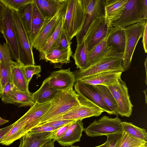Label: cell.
Segmentation results:
<instances>
[{
    "label": "cell",
    "mask_w": 147,
    "mask_h": 147,
    "mask_svg": "<svg viewBox=\"0 0 147 147\" xmlns=\"http://www.w3.org/2000/svg\"><path fill=\"white\" fill-rule=\"evenodd\" d=\"M61 91L55 90L50 86L48 78L43 81L40 88L32 94L35 102L41 104L50 102Z\"/></svg>",
    "instance_id": "484cf974"
},
{
    "label": "cell",
    "mask_w": 147,
    "mask_h": 147,
    "mask_svg": "<svg viewBox=\"0 0 147 147\" xmlns=\"http://www.w3.org/2000/svg\"><path fill=\"white\" fill-rule=\"evenodd\" d=\"M13 104H17L19 107L33 106L36 102L32 93L26 92L16 89L13 95Z\"/></svg>",
    "instance_id": "d6a6232c"
},
{
    "label": "cell",
    "mask_w": 147,
    "mask_h": 147,
    "mask_svg": "<svg viewBox=\"0 0 147 147\" xmlns=\"http://www.w3.org/2000/svg\"><path fill=\"white\" fill-rule=\"evenodd\" d=\"M48 78L50 86L54 90L59 91L73 88L76 81L75 76L70 68L54 71Z\"/></svg>",
    "instance_id": "2e32d148"
},
{
    "label": "cell",
    "mask_w": 147,
    "mask_h": 147,
    "mask_svg": "<svg viewBox=\"0 0 147 147\" xmlns=\"http://www.w3.org/2000/svg\"><path fill=\"white\" fill-rule=\"evenodd\" d=\"M145 96V100L146 103H147V88L143 91Z\"/></svg>",
    "instance_id": "11a10c76"
},
{
    "label": "cell",
    "mask_w": 147,
    "mask_h": 147,
    "mask_svg": "<svg viewBox=\"0 0 147 147\" xmlns=\"http://www.w3.org/2000/svg\"><path fill=\"white\" fill-rule=\"evenodd\" d=\"M0 32L9 47L12 58L19 64V49L12 10L7 7L1 19Z\"/></svg>",
    "instance_id": "9c48e42d"
},
{
    "label": "cell",
    "mask_w": 147,
    "mask_h": 147,
    "mask_svg": "<svg viewBox=\"0 0 147 147\" xmlns=\"http://www.w3.org/2000/svg\"><path fill=\"white\" fill-rule=\"evenodd\" d=\"M9 122V120L4 119L2 118L0 116V126L6 123H8Z\"/></svg>",
    "instance_id": "816d5d0a"
},
{
    "label": "cell",
    "mask_w": 147,
    "mask_h": 147,
    "mask_svg": "<svg viewBox=\"0 0 147 147\" xmlns=\"http://www.w3.org/2000/svg\"><path fill=\"white\" fill-rule=\"evenodd\" d=\"M84 129L82 120H74L63 136L57 141L63 147L71 146L80 141Z\"/></svg>",
    "instance_id": "d6986e66"
},
{
    "label": "cell",
    "mask_w": 147,
    "mask_h": 147,
    "mask_svg": "<svg viewBox=\"0 0 147 147\" xmlns=\"http://www.w3.org/2000/svg\"><path fill=\"white\" fill-rule=\"evenodd\" d=\"M72 121L65 124L55 130L54 131L52 140H54L55 141H57V140L63 136L71 125Z\"/></svg>",
    "instance_id": "b9f144b4"
},
{
    "label": "cell",
    "mask_w": 147,
    "mask_h": 147,
    "mask_svg": "<svg viewBox=\"0 0 147 147\" xmlns=\"http://www.w3.org/2000/svg\"><path fill=\"white\" fill-rule=\"evenodd\" d=\"M50 102L49 109L40 119L37 125L81 104L78 95L73 88L61 91Z\"/></svg>",
    "instance_id": "7a4b0ae2"
},
{
    "label": "cell",
    "mask_w": 147,
    "mask_h": 147,
    "mask_svg": "<svg viewBox=\"0 0 147 147\" xmlns=\"http://www.w3.org/2000/svg\"><path fill=\"white\" fill-rule=\"evenodd\" d=\"M85 13L82 0H67L63 27L71 40L80 30Z\"/></svg>",
    "instance_id": "277c9868"
},
{
    "label": "cell",
    "mask_w": 147,
    "mask_h": 147,
    "mask_svg": "<svg viewBox=\"0 0 147 147\" xmlns=\"http://www.w3.org/2000/svg\"><path fill=\"white\" fill-rule=\"evenodd\" d=\"M13 124V123L5 127L0 129V140L11 129Z\"/></svg>",
    "instance_id": "c3c4849f"
},
{
    "label": "cell",
    "mask_w": 147,
    "mask_h": 147,
    "mask_svg": "<svg viewBox=\"0 0 147 147\" xmlns=\"http://www.w3.org/2000/svg\"><path fill=\"white\" fill-rule=\"evenodd\" d=\"M120 119L117 116L112 118L104 115L98 120H95L84 131L90 137H95L123 132Z\"/></svg>",
    "instance_id": "52a82bcc"
},
{
    "label": "cell",
    "mask_w": 147,
    "mask_h": 147,
    "mask_svg": "<svg viewBox=\"0 0 147 147\" xmlns=\"http://www.w3.org/2000/svg\"><path fill=\"white\" fill-rule=\"evenodd\" d=\"M72 56L74 59L77 68L82 70L87 68L88 51L84 42L77 45L75 52Z\"/></svg>",
    "instance_id": "1f68e13d"
},
{
    "label": "cell",
    "mask_w": 147,
    "mask_h": 147,
    "mask_svg": "<svg viewBox=\"0 0 147 147\" xmlns=\"http://www.w3.org/2000/svg\"><path fill=\"white\" fill-rule=\"evenodd\" d=\"M107 37L88 52L87 68L94 63L108 52L112 49L111 47L107 46Z\"/></svg>",
    "instance_id": "83f0119b"
},
{
    "label": "cell",
    "mask_w": 147,
    "mask_h": 147,
    "mask_svg": "<svg viewBox=\"0 0 147 147\" xmlns=\"http://www.w3.org/2000/svg\"><path fill=\"white\" fill-rule=\"evenodd\" d=\"M125 41V34L122 28L110 26L107 37V46L118 53H123Z\"/></svg>",
    "instance_id": "ffe728a7"
},
{
    "label": "cell",
    "mask_w": 147,
    "mask_h": 147,
    "mask_svg": "<svg viewBox=\"0 0 147 147\" xmlns=\"http://www.w3.org/2000/svg\"><path fill=\"white\" fill-rule=\"evenodd\" d=\"M13 61L0 63V80L2 90L8 82L12 83L11 66Z\"/></svg>",
    "instance_id": "d590c367"
},
{
    "label": "cell",
    "mask_w": 147,
    "mask_h": 147,
    "mask_svg": "<svg viewBox=\"0 0 147 147\" xmlns=\"http://www.w3.org/2000/svg\"><path fill=\"white\" fill-rule=\"evenodd\" d=\"M142 42L145 53L147 52V22L145 23L143 32Z\"/></svg>",
    "instance_id": "7dc6e473"
},
{
    "label": "cell",
    "mask_w": 147,
    "mask_h": 147,
    "mask_svg": "<svg viewBox=\"0 0 147 147\" xmlns=\"http://www.w3.org/2000/svg\"><path fill=\"white\" fill-rule=\"evenodd\" d=\"M11 82L18 90L29 92L28 84L23 66L15 61L11 66Z\"/></svg>",
    "instance_id": "603a6c76"
},
{
    "label": "cell",
    "mask_w": 147,
    "mask_h": 147,
    "mask_svg": "<svg viewBox=\"0 0 147 147\" xmlns=\"http://www.w3.org/2000/svg\"><path fill=\"white\" fill-rule=\"evenodd\" d=\"M17 89L12 83L7 82L2 89L0 94V97L3 102L5 104H13V95Z\"/></svg>",
    "instance_id": "8d00e7d4"
},
{
    "label": "cell",
    "mask_w": 147,
    "mask_h": 147,
    "mask_svg": "<svg viewBox=\"0 0 147 147\" xmlns=\"http://www.w3.org/2000/svg\"><path fill=\"white\" fill-rule=\"evenodd\" d=\"M122 132L107 135V147H115L117 142L121 136Z\"/></svg>",
    "instance_id": "7bdbcfd3"
},
{
    "label": "cell",
    "mask_w": 147,
    "mask_h": 147,
    "mask_svg": "<svg viewBox=\"0 0 147 147\" xmlns=\"http://www.w3.org/2000/svg\"><path fill=\"white\" fill-rule=\"evenodd\" d=\"M28 83L29 84L34 75H38L41 69L40 65H29L23 66Z\"/></svg>",
    "instance_id": "60d3db41"
},
{
    "label": "cell",
    "mask_w": 147,
    "mask_h": 147,
    "mask_svg": "<svg viewBox=\"0 0 147 147\" xmlns=\"http://www.w3.org/2000/svg\"><path fill=\"white\" fill-rule=\"evenodd\" d=\"M107 140L106 142L100 146L94 147H107Z\"/></svg>",
    "instance_id": "db71d44e"
},
{
    "label": "cell",
    "mask_w": 147,
    "mask_h": 147,
    "mask_svg": "<svg viewBox=\"0 0 147 147\" xmlns=\"http://www.w3.org/2000/svg\"><path fill=\"white\" fill-rule=\"evenodd\" d=\"M85 9L82 26L76 36L77 45L80 44L89 26L98 17L105 15V0H82Z\"/></svg>",
    "instance_id": "ba28073f"
},
{
    "label": "cell",
    "mask_w": 147,
    "mask_h": 147,
    "mask_svg": "<svg viewBox=\"0 0 147 147\" xmlns=\"http://www.w3.org/2000/svg\"><path fill=\"white\" fill-rule=\"evenodd\" d=\"M65 0H33L43 16L49 20L58 12Z\"/></svg>",
    "instance_id": "7402d4cb"
},
{
    "label": "cell",
    "mask_w": 147,
    "mask_h": 147,
    "mask_svg": "<svg viewBox=\"0 0 147 147\" xmlns=\"http://www.w3.org/2000/svg\"><path fill=\"white\" fill-rule=\"evenodd\" d=\"M65 14L60 19L56 28L53 34L42 47L38 50L40 60H44L45 55L56 46L59 37L63 26Z\"/></svg>",
    "instance_id": "4316f807"
},
{
    "label": "cell",
    "mask_w": 147,
    "mask_h": 147,
    "mask_svg": "<svg viewBox=\"0 0 147 147\" xmlns=\"http://www.w3.org/2000/svg\"><path fill=\"white\" fill-rule=\"evenodd\" d=\"M140 147H147V143H146L145 144Z\"/></svg>",
    "instance_id": "9f6ffc18"
},
{
    "label": "cell",
    "mask_w": 147,
    "mask_h": 147,
    "mask_svg": "<svg viewBox=\"0 0 147 147\" xmlns=\"http://www.w3.org/2000/svg\"><path fill=\"white\" fill-rule=\"evenodd\" d=\"M128 0H106L105 16L107 23L111 26L112 23L121 16Z\"/></svg>",
    "instance_id": "44dd1931"
},
{
    "label": "cell",
    "mask_w": 147,
    "mask_h": 147,
    "mask_svg": "<svg viewBox=\"0 0 147 147\" xmlns=\"http://www.w3.org/2000/svg\"><path fill=\"white\" fill-rule=\"evenodd\" d=\"M146 143L123 131L121 136L117 142L115 147H140Z\"/></svg>",
    "instance_id": "e575fe53"
},
{
    "label": "cell",
    "mask_w": 147,
    "mask_h": 147,
    "mask_svg": "<svg viewBox=\"0 0 147 147\" xmlns=\"http://www.w3.org/2000/svg\"><path fill=\"white\" fill-rule=\"evenodd\" d=\"M72 43L63 26L59 37L56 46H59L63 49H68L71 48Z\"/></svg>",
    "instance_id": "f35d334b"
},
{
    "label": "cell",
    "mask_w": 147,
    "mask_h": 147,
    "mask_svg": "<svg viewBox=\"0 0 147 147\" xmlns=\"http://www.w3.org/2000/svg\"><path fill=\"white\" fill-rule=\"evenodd\" d=\"M50 105V102L41 104L36 102L18 119L23 125L24 134L38 125L40 119L49 109Z\"/></svg>",
    "instance_id": "9a60e30c"
},
{
    "label": "cell",
    "mask_w": 147,
    "mask_h": 147,
    "mask_svg": "<svg viewBox=\"0 0 147 147\" xmlns=\"http://www.w3.org/2000/svg\"><path fill=\"white\" fill-rule=\"evenodd\" d=\"M75 91L78 96L100 107L110 115H113L111 110L102 100L95 86L85 83L80 80L76 81Z\"/></svg>",
    "instance_id": "7c38bea8"
},
{
    "label": "cell",
    "mask_w": 147,
    "mask_h": 147,
    "mask_svg": "<svg viewBox=\"0 0 147 147\" xmlns=\"http://www.w3.org/2000/svg\"><path fill=\"white\" fill-rule=\"evenodd\" d=\"M13 61L11 52L8 44L6 42L3 43V45L0 43V63Z\"/></svg>",
    "instance_id": "ab89813d"
},
{
    "label": "cell",
    "mask_w": 147,
    "mask_h": 147,
    "mask_svg": "<svg viewBox=\"0 0 147 147\" xmlns=\"http://www.w3.org/2000/svg\"><path fill=\"white\" fill-rule=\"evenodd\" d=\"M13 124L11 129L0 140V144L8 146L24 135V126L18 120Z\"/></svg>",
    "instance_id": "f1b7e54d"
},
{
    "label": "cell",
    "mask_w": 147,
    "mask_h": 147,
    "mask_svg": "<svg viewBox=\"0 0 147 147\" xmlns=\"http://www.w3.org/2000/svg\"><path fill=\"white\" fill-rule=\"evenodd\" d=\"M6 6L18 11L25 5L33 1V0H1Z\"/></svg>",
    "instance_id": "74e56055"
},
{
    "label": "cell",
    "mask_w": 147,
    "mask_h": 147,
    "mask_svg": "<svg viewBox=\"0 0 147 147\" xmlns=\"http://www.w3.org/2000/svg\"><path fill=\"white\" fill-rule=\"evenodd\" d=\"M67 0L62 5L54 16L45 24L35 39L32 47L38 51L40 49L55 31L61 18L65 14Z\"/></svg>",
    "instance_id": "5bb4252c"
},
{
    "label": "cell",
    "mask_w": 147,
    "mask_h": 147,
    "mask_svg": "<svg viewBox=\"0 0 147 147\" xmlns=\"http://www.w3.org/2000/svg\"><path fill=\"white\" fill-rule=\"evenodd\" d=\"M111 93L118 106V115L129 117L133 105L130 99L126 83L120 78L115 83L107 86Z\"/></svg>",
    "instance_id": "30bf717a"
},
{
    "label": "cell",
    "mask_w": 147,
    "mask_h": 147,
    "mask_svg": "<svg viewBox=\"0 0 147 147\" xmlns=\"http://www.w3.org/2000/svg\"><path fill=\"white\" fill-rule=\"evenodd\" d=\"M1 92V82L0 80V94Z\"/></svg>",
    "instance_id": "6f0895ef"
},
{
    "label": "cell",
    "mask_w": 147,
    "mask_h": 147,
    "mask_svg": "<svg viewBox=\"0 0 147 147\" xmlns=\"http://www.w3.org/2000/svg\"><path fill=\"white\" fill-rule=\"evenodd\" d=\"M71 147H80L78 146H71Z\"/></svg>",
    "instance_id": "680465c9"
},
{
    "label": "cell",
    "mask_w": 147,
    "mask_h": 147,
    "mask_svg": "<svg viewBox=\"0 0 147 147\" xmlns=\"http://www.w3.org/2000/svg\"><path fill=\"white\" fill-rule=\"evenodd\" d=\"M56 129L50 126L39 125L32 128L29 131L33 133H40L53 131Z\"/></svg>",
    "instance_id": "bcb514c9"
},
{
    "label": "cell",
    "mask_w": 147,
    "mask_h": 147,
    "mask_svg": "<svg viewBox=\"0 0 147 147\" xmlns=\"http://www.w3.org/2000/svg\"><path fill=\"white\" fill-rule=\"evenodd\" d=\"M123 131L126 132L131 136L147 142V133L146 130L138 127L132 123L121 121Z\"/></svg>",
    "instance_id": "836d02e7"
},
{
    "label": "cell",
    "mask_w": 147,
    "mask_h": 147,
    "mask_svg": "<svg viewBox=\"0 0 147 147\" xmlns=\"http://www.w3.org/2000/svg\"><path fill=\"white\" fill-rule=\"evenodd\" d=\"M73 121L74 120H61L57 121L40 124L37 126L42 125L48 126L52 127L56 129H57L59 127L71 122Z\"/></svg>",
    "instance_id": "ee69618b"
},
{
    "label": "cell",
    "mask_w": 147,
    "mask_h": 147,
    "mask_svg": "<svg viewBox=\"0 0 147 147\" xmlns=\"http://www.w3.org/2000/svg\"><path fill=\"white\" fill-rule=\"evenodd\" d=\"M72 53L71 48L65 49L57 46L45 55L44 60L54 64H67L70 62Z\"/></svg>",
    "instance_id": "cb8c5ba5"
},
{
    "label": "cell",
    "mask_w": 147,
    "mask_h": 147,
    "mask_svg": "<svg viewBox=\"0 0 147 147\" xmlns=\"http://www.w3.org/2000/svg\"><path fill=\"white\" fill-rule=\"evenodd\" d=\"M55 141L52 140L45 144L42 147H55L54 142Z\"/></svg>",
    "instance_id": "f907efd6"
},
{
    "label": "cell",
    "mask_w": 147,
    "mask_h": 147,
    "mask_svg": "<svg viewBox=\"0 0 147 147\" xmlns=\"http://www.w3.org/2000/svg\"><path fill=\"white\" fill-rule=\"evenodd\" d=\"M123 53L111 49L93 65L73 72L76 81L88 76L109 71H124L123 65Z\"/></svg>",
    "instance_id": "6da1fadb"
},
{
    "label": "cell",
    "mask_w": 147,
    "mask_h": 147,
    "mask_svg": "<svg viewBox=\"0 0 147 147\" xmlns=\"http://www.w3.org/2000/svg\"><path fill=\"white\" fill-rule=\"evenodd\" d=\"M33 1L25 5L17 11L28 38L31 32L33 12Z\"/></svg>",
    "instance_id": "4dcf8cb0"
},
{
    "label": "cell",
    "mask_w": 147,
    "mask_h": 147,
    "mask_svg": "<svg viewBox=\"0 0 147 147\" xmlns=\"http://www.w3.org/2000/svg\"><path fill=\"white\" fill-rule=\"evenodd\" d=\"M11 10L19 49V64L23 66L34 65L33 47L18 11Z\"/></svg>",
    "instance_id": "3957f363"
},
{
    "label": "cell",
    "mask_w": 147,
    "mask_h": 147,
    "mask_svg": "<svg viewBox=\"0 0 147 147\" xmlns=\"http://www.w3.org/2000/svg\"><path fill=\"white\" fill-rule=\"evenodd\" d=\"M49 20L43 16L33 2L31 32L29 37V39L32 47L35 39Z\"/></svg>",
    "instance_id": "d4e9b609"
},
{
    "label": "cell",
    "mask_w": 147,
    "mask_h": 147,
    "mask_svg": "<svg viewBox=\"0 0 147 147\" xmlns=\"http://www.w3.org/2000/svg\"><path fill=\"white\" fill-rule=\"evenodd\" d=\"M110 27L106 22L105 15L97 17L92 22L83 41L88 52L107 37Z\"/></svg>",
    "instance_id": "8fae6325"
},
{
    "label": "cell",
    "mask_w": 147,
    "mask_h": 147,
    "mask_svg": "<svg viewBox=\"0 0 147 147\" xmlns=\"http://www.w3.org/2000/svg\"><path fill=\"white\" fill-rule=\"evenodd\" d=\"M123 72L106 71L83 78L82 82L91 85L109 86L115 83L120 78Z\"/></svg>",
    "instance_id": "e0dca14e"
},
{
    "label": "cell",
    "mask_w": 147,
    "mask_h": 147,
    "mask_svg": "<svg viewBox=\"0 0 147 147\" xmlns=\"http://www.w3.org/2000/svg\"><path fill=\"white\" fill-rule=\"evenodd\" d=\"M6 7V6L1 1V0H0V25L2 18ZM0 36H1L0 35Z\"/></svg>",
    "instance_id": "681fc988"
},
{
    "label": "cell",
    "mask_w": 147,
    "mask_h": 147,
    "mask_svg": "<svg viewBox=\"0 0 147 147\" xmlns=\"http://www.w3.org/2000/svg\"><path fill=\"white\" fill-rule=\"evenodd\" d=\"M55 130L40 133L29 131L20 139L19 147H42L53 140Z\"/></svg>",
    "instance_id": "ac0fdd59"
},
{
    "label": "cell",
    "mask_w": 147,
    "mask_h": 147,
    "mask_svg": "<svg viewBox=\"0 0 147 147\" xmlns=\"http://www.w3.org/2000/svg\"><path fill=\"white\" fill-rule=\"evenodd\" d=\"M147 58L145 59V62H144V65L146 73V79L145 82L146 83V84L147 85Z\"/></svg>",
    "instance_id": "f5cc1de1"
},
{
    "label": "cell",
    "mask_w": 147,
    "mask_h": 147,
    "mask_svg": "<svg viewBox=\"0 0 147 147\" xmlns=\"http://www.w3.org/2000/svg\"><path fill=\"white\" fill-rule=\"evenodd\" d=\"M140 17L142 22H147V0H140Z\"/></svg>",
    "instance_id": "f6af8a7d"
},
{
    "label": "cell",
    "mask_w": 147,
    "mask_h": 147,
    "mask_svg": "<svg viewBox=\"0 0 147 147\" xmlns=\"http://www.w3.org/2000/svg\"><path fill=\"white\" fill-rule=\"evenodd\" d=\"M78 98L81 104L80 105L54 117L43 123L61 120H82L86 118L98 116L104 112L93 103L78 96Z\"/></svg>",
    "instance_id": "5b68a950"
},
{
    "label": "cell",
    "mask_w": 147,
    "mask_h": 147,
    "mask_svg": "<svg viewBox=\"0 0 147 147\" xmlns=\"http://www.w3.org/2000/svg\"><path fill=\"white\" fill-rule=\"evenodd\" d=\"M140 22L122 28L125 35V46L122 62L125 71L129 68L133 55L139 40L142 37L146 23Z\"/></svg>",
    "instance_id": "8992f818"
},
{
    "label": "cell",
    "mask_w": 147,
    "mask_h": 147,
    "mask_svg": "<svg viewBox=\"0 0 147 147\" xmlns=\"http://www.w3.org/2000/svg\"><path fill=\"white\" fill-rule=\"evenodd\" d=\"M140 0H128L121 15L112 23L111 26L124 28L143 22L140 17Z\"/></svg>",
    "instance_id": "4fadbf2b"
},
{
    "label": "cell",
    "mask_w": 147,
    "mask_h": 147,
    "mask_svg": "<svg viewBox=\"0 0 147 147\" xmlns=\"http://www.w3.org/2000/svg\"><path fill=\"white\" fill-rule=\"evenodd\" d=\"M95 86L105 104L111 111L113 114L118 116V105L107 87L102 85Z\"/></svg>",
    "instance_id": "f546056e"
}]
</instances>
